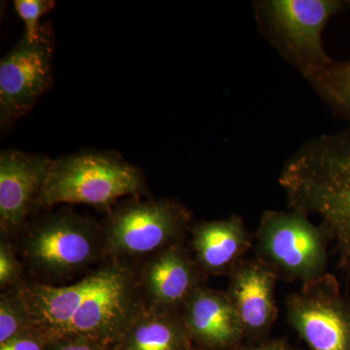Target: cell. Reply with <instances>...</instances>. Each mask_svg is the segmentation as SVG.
Here are the masks:
<instances>
[{
	"mask_svg": "<svg viewBox=\"0 0 350 350\" xmlns=\"http://www.w3.org/2000/svg\"><path fill=\"white\" fill-rule=\"evenodd\" d=\"M194 350H202V349H197V347H195Z\"/></svg>",
	"mask_w": 350,
	"mask_h": 350,
	"instance_id": "obj_23",
	"label": "cell"
},
{
	"mask_svg": "<svg viewBox=\"0 0 350 350\" xmlns=\"http://www.w3.org/2000/svg\"><path fill=\"white\" fill-rule=\"evenodd\" d=\"M253 7L265 38L306 78L332 61L322 33L333 16L350 9V1L262 0Z\"/></svg>",
	"mask_w": 350,
	"mask_h": 350,
	"instance_id": "obj_5",
	"label": "cell"
},
{
	"mask_svg": "<svg viewBox=\"0 0 350 350\" xmlns=\"http://www.w3.org/2000/svg\"><path fill=\"white\" fill-rule=\"evenodd\" d=\"M193 344L202 350H238L245 340L243 325L227 292L202 285L181 310Z\"/></svg>",
	"mask_w": 350,
	"mask_h": 350,
	"instance_id": "obj_13",
	"label": "cell"
},
{
	"mask_svg": "<svg viewBox=\"0 0 350 350\" xmlns=\"http://www.w3.org/2000/svg\"><path fill=\"white\" fill-rule=\"evenodd\" d=\"M53 160L16 150L0 154V230L6 238L19 234L38 209L39 196Z\"/></svg>",
	"mask_w": 350,
	"mask_h": 350,
	"instance_id": "obj_11",
	"label": "cell"
},
{
	"mask_svg": "<svg viewBox=\"0 0 350 350\" xmlns=\"http://www.w3.org/2000/svg\"><path fill=\"white\" fill-rule=\"evenodd\" d=\"M21 232L23 259L44 284L68 280L107 259L103 228L71 209L44 214Z\"/></svg>",
	"mask_w": 350,
	"mask_h": 350,
	"instance_id": "obj_3",
	"label": "cell"
},
{
	"mask_svg": "<svg viewBox=\"0 0 350 350\" xmlns=\"http://www.w3.org/2000/svg\"><path fill=\"white\" fill-rule=\"evenodd\" d=\"M286 319L312 350H350V296L331 273L285 300Z\"/></svg>",
	"mask_w": 350,
	"mask_h": 350,
	"instance_id": "obj_8",
	"label": "cell"
},
{
	"mask_svg": "<svg viewBox=\"0 0 350 350\" xmlns=\"http://www.w3.org/2000/svg\"><path fill=\"white\" fill-rule=\"evenodd\" d=\"M238 350H298L288 344L284 340H266L264 342H258L257 345L252 347H245V349H239Z\"/></svg>",
	"mask_w": 350,
	"mask_h": 350,
	"instance_id": "obj_22",
	"label": "cell"
},
{
	"mask_svg": "<svg viewBox=\"0 0 350 350\" xmlns=\"http://www.w3.org/2000/svg\"><path fill=\"white\" fill-rule=\"evenodd\" d=\"M17 290L46 340L80 337L114 347L146 306L137 268L113 258L73 284L24 282Z\"/></svg>",
	"mask_w": 350,
	"mask_h": 350,
	"instance_id": "obj_1",
	"label": "cell"
},
{
	"mask_svg": "<svg viewBox=\"0 0 350 350\" xmlns=\"http://www.w3.org/2000/svg\"><path fill=\"white\" fill-rule=\"evenodd\" d=\"M289 209L317 214L350 275V126L313 137L285 161L280 179Z\"/></svg>",
	"mask_w": 350,
	"mask_h": 350,
	"instance_id": "obj_2",
	"label": "cell"
},
{
	"mask_svg": "<svg viewBox=\"0 0 350 350\" xmlns=\"http://www.w3.org/2000/svg\"><path fill=\"white\" fill-rule=\"evenodd\" d=\"M190 250L204 275L229 276L254 246V236L237 214L200 221L191 228Z\"/></svg>",
	"mask_w": 350,
	"mask_h": 350,
	"instance_id": "obj_14",
	"label": "cell"
},
{
	"mask_svg": "<svg viewBox=\"0 0 350 350\" xmlns=\"http://www.w3.org/2000/svg\"><path fill=\"white\" fill-rule=\"evenodd\" d=\"M0 350H46V340L33 328L0 345Z\"/></svg>",
	"mask_w": 350,
	"mask_h": 350,
	"instance_id": "obj_21",
	"label": "cell"
},
{
	"mask_svg": "<svg viewBox=\"0 0 350 350\" xmlns=\"http://www.w3.org/2000/svg\"><path fill=\"white\" fill-rule=\"evenodd\" d=\"M33 329L29 310L17 288L2 292L0 298V345Z\"/></svg>",
	"mask_w": 350,
	"mask_h": 350,
	"instance_id": "obj_17",
	"label": "cell"
},
{
	"mask_svg": "<svg viewBox=\"0 0 350 350\" xmlns=\"http://www.w3.org/2000/svg\"><path fill=\"white\" fill-rule=\"evenodd\" d=\"M144 174L111 153H79L53 161L38 208L83 204L108 208L123 197L144 194Z\"/></svg>",
	"mask_w": 350,
	"mask_h": 350,
	"instance_id": "obj_4",
	"label": "cell"
},
{
	"mask_svg": "<svg viewBox=\"0 0 350 350\" xmlns=\"http://www.w3.org/2000/svg\"><path fill=\"white\" fill-rule=\"evenodd\" d=\"M328 230L313 224L308 214L267 211L262 213L254 234L255 257L275 271L278 280L301 285L326 275Z\"/></svg>",
	"mask_w": 350,
	"mask_h": 350,
	"instance_id": "obj_6",
	"label": "cell"
},
{
	"mask_svg": "<svg viewBox=\"0 0 350 350\" xmlns=\"http://www.w3.org/2000/svg\"><path fill=\"white\" fill-rule=\"evenodd\" d=\"M192 217L176 200H129L110 211L103 227L107 258L131 262L185 243Z\"/></svg>",
	"mask_w": 350,
	"mask_h": 350,
	"instance_id": "obj_7",
	"label": "cell"
},
{
	"mask_svg": "<svg viewBox=\"0 0 350 350\" xmlns=\"http://www.w3.org/2000/svg\"><path fill=\"white\" fill-rule=\"evenodd\" d=\"M14 6L25 24V31L23 38L29 42H38L45 32L39 22L45 14L53 10L56 2L51 0H16Z\"/></svg>",
	"mask_w": 350,
	"mask_h": 350,
	"instance_id": "obj_18",
	"label": "cell"
},
{
	"mask_svg": "<svg viewBox=\"0 0 350 350\" xmlns=\"http://www.w3.org/2000/svg\"><path fill=\"white\" fill-rule=\"evenodd\" d=\"M181 312L145 306L114 350H194Z\"/></svg>",
	"mask_w": 350,
	"mask_h": 350,
	"instance_id": "obj_15",
	"label": "cell"
},
{
	"mask_svg": "<svg viewBox=\"0 0 350 350\" xmlns=\"http://www.w3.org/2000/svg\"><path fill=\"white\" fill-rule=\"evenodd\" d=\"M226 290L243 325L245 340L261 342L278 317L275 288L278 278L258 258H246L228 276Z\"/></svg>",
	"mask_w": 350,
	"mask_h": 350,
	"instance_id": "obj_12",
	"label": "cell"
},
{
	"mask_svg": "<svg viewBox=\"0 0 350 350\" xmlns=\"http://www.w3.org/2000/svg\"><path fill=\"white\" fill-rule=\"evenodd\" d=\"M137 276L145 305L169 312H181L206 278L185 243L174 244L147 258Z\"/></svg>",
	"mask_w": 350,
	"mask_h": 350,
	"instance_id": "obj_10",
	"label": "cell"
},
{
	"mask_svg": "<svg viewBox=\"0 0 350 350\" xmlns=\"http://www.w3.org/2000/svg\"><path fill=\"white\" fill-rule=\"evenodd\" d=\"M46 350H114V347L80 337H64L46 340Z\"/></svg>",
	"mask_w": 350,
	"mask_h": 350,
	"instance_id": "obj_20",
	"label": "cell"
},
{
	"mask_svg": "<svg viewBox=\"0 0 350 350\" xmlns=\"http://www.w3.org/2000/svg\"><path fill=\"white\" fill-rule=\"evenodd\" d=\"M23 266L17 251L9 241L2 237L0 239V287L4 291L15 289L22 284Z\"/></svg>",
	"mask_w": 350,
	"mask_h": 350,
	"instance_id": "obj_19",
	"label": "cell"
},
{
	"mask_svg": "<svg viewBox=\"0 0 350 350\" xmlns=\"http://www.w3.org/2000/svg\"><path fill=\"white\" fill-rule=\"evenodd\" d=\"M306 79L331 111L350 126V59H332Z\"/></svg>",
	"mask_w": 350,
	"mask_h": 350,
	"instance_id": "obj_16",
	"label": "cell"
},
{
	"mask_svg": "<svg viewBox=\"0 0 350 350\" xmlns=\"http://www.w3.org/2000/svg\"><path fill=\"white\" fill-rule=\"evenodd\" d=\"M53 42L22 38L0 61V116L6 124L27 114L53 82Z\"/></svg>",
	"mask_w": 350,
	"mask_h": 350,
	"instance_id": "obj_9",
	"label": "cell"
}]
</instances>
